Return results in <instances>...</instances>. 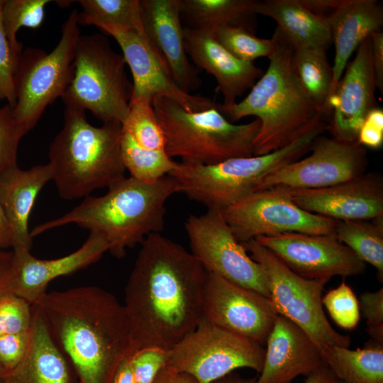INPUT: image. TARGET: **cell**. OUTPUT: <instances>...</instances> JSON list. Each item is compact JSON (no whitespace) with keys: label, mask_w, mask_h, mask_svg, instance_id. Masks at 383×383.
<instances>
[{"label":"cell","mask_w":383,"mask_h":383,"mask_svg":"<svg viewBox=\"0 0 383 383\" xmlns=\"http://www.w3.org/2000/svg\"><path fill=\"white\" fill-rule=\"evenodd\" d=\"M255 13L274 19L293 48L327 50L332 44L327 15L313 11L304 0L256 1Z\"/></svg>","instance_id":"cell-27"},{"label":"cell","mask_w":383,"mask_h":383,"mask_svg":"<svg viewBox=\"0 0 383 383\" xmlns=\"http://www.w3.org/2000/svg\"><path fill=\"white\" fill-rule=\"evenodd\" d=\"M240 243L263 268L270 299L279 315L302 328L321 352L332 346H350V338L337 332L323 311L322 294L329 279H309L299 276L254 239Z\"/></svg>","instance_id":"cell-10"},{"label":"cell","mask_w":383,"mask_h":383,"mask_svg":"<svg viewBox=\"0 0 383 383\" xmlns=\"http://www.w3.org/2000/svg\"><path fill=\"white\" fill-rule=\"evenodd\" d=\"M310 150L306 157L270 172L255 191L277 186L302 189L328 187L362 176L368 165L366 149L357 141L345 143L320 135Z\"/></svg>","instance_id":"cell-14"},{"label":"cell","mask_w":383,"mask_h":383,"mask_svg":"<svg viewBox=\"0 0 383 383\" xmlns=\"http://www.w3.org/2000/svg\"><path fill=\"white\" fill-rule=\"evenodd\" d=\"M121 154L130 177L145 183L155 182L168 175L178 165L165 150L144 148L122 130Z\"/></svg>","instance_id":"cell-33"},{"label":"cell","mask_w":383,"mask_h":383,"mask_svg":"<svg viewBox=\"0 0 383 383\" xmlns=\"http://www.w3.org/2000/svg\"><path fill=\"white\" fill-rule=\"evenodd\" d=\"M123 55L104 35H79L74 52V75L62 96L65 108L89 111L103 123H120L127 116L132 84Z\"/></svg>","instance_id":"cell-8"},{"label":"cell","mask_w":383,"mask_h":383,"mask_svg":"<svg viewBox=\"0 0 383 383\" xmlns=\"http://www.w3.org/2000/svg\"><path fill=\"white\" fill-rule=\"evenodd\" d=\"M336 377L326 365H323L307 375L304 383H332Z\"/></svg>","instance_id":"cell-50"},{"label":"cell","mask_w":383,"mask_h":383,"mask_svg":"<svg viewBox=\"0 0 383 383\" xmlns=\"http://www.w3.org/2000/svg\"><path fill=\"white\" fill-rule=\"evenodd\" d=\"M25 135L13 117L12 108L8 104L0 107V173L17 164L18 144Z\"/></svg>","instance_id":"cell-39"},{"label":"cell","mask_w":383,"mask_h":383,"mask_svg":"<svg viewBox=\"0 0 383 383\" xmlns=\"http://www.w3.org/2000/svg\"><path fill=\"white\" fill-rule=\"evenodd\" d=\"M334 234L361 260L375 267L382 282L383 217L370 221H338Z\"/></svg>","instance_id":"cell-31"},{"label":"cell","mask_w":383,"mask_h":383,"mask_svg":"<svg viewBox=\"0 0 383 383\" xmlns=\"http://www.w3.org/2000/svg\"><path fill=\"white\" fill-rule=\"evenodd\" d=\"M359 305L370 336L373 341L383 344V288L362 293Z\"/></svg>","instance_id":"cell-42"},{"label":"cell","mask_w":383,"mask_h":383,"mask_svg":"<svg viewBox=\"0 0 383 383\" xmlns=\"http://www.w3.org/2000/svg\"><path fill=\"white\" fill-rule=\"evenodd\" d=\"M326 50L318 48H293L292 66L304 95L323 115L331 114L333 70Z\"/></svg>","instance_id":"cell-29"},{"label":"cell","mask_w":383,"mask_h":383,"mask_svg":"<svg viewBox=\"0 0 383 383\" xmlns=\"http://www.w3.org/2000/svg\"><path fill=\"white\" fill-rule=\"evenodd\" d=\"M0 383H1V382H0Z\"/></svg>","instance_id":"cell-53"},{"label":"cell","mask_w":383,"mask_h":383,"mask_svg":"<svg viewBox=\"0 0 383 383\" xmlns=\"http://www.w3.org/2000/svg\"><path fill=\"white\" fill-rule=\"evenodd\" d=\"M31 339L29 331L0 336V371H7L15 366L26 354Z\"/></svg>","instance_id":"cell-43"},{"label":"cell","mask_w":383,"mask_h":383,"mask_svg":"<svg viewBox=\"0 0 383 383\" xmlns=\"http://www.w3.org/2000/svg\"><path fill=\"white\" fill-rule=\"evenodd\" d=\"M213 36L231 54L243 61L269 57L274 49L272 38H258L253 31L242 26L219 27L213 31Z\"/></svg>","instance_id":"cell-36"},{"label":"cell","mask_w":383,"mask_h":383,"mask_svg":"<svg viewBox=\"0 0 383 383\" xmlns=\"http://www.w3.org/2000/svg\"><path fill=\"white\" fill-rule=\"evenodd\" d=\"M354 59L347 65L330 100L332 138L345 143L357 141L360 128L375 106L377 88L372 62L370 36L364 40Z\"/></svg>","instance_id":"cell-18"},{"label":"cell","mask_w":383,"mask_h":383,"mask_svg":"<svg viewBox=\"0 0 383 383\" xmlns=\"http://www.w3.org/2000/svg\"><path fill=\"white\" fill-rule=\"evenodd\" d=\"M121 124L91 125L84 111L65 108L62 129L49 148L52 180L60 196L73 200L125 177Z\"/></svg>","instance_id":"cell-5"},{"label":"cell","mask_w":383,"mask_h":383,"mask_svg":"<svg viewBox=\"0 0 383 383\" xmlns=\"http://www.w3.org/2000/svg\"><path fill=\"white\" fill-rule=\"evenodd\" d=\"M152 104L164 133L165 150L171 158L207 165L253 155L260 126L258 119L237 125L226 119L216 105L189 112L163 96H154Z\"/></svg>","instance_id":"cell-6"},{"label":"cell","mask_w":383,"mask_h":383,"mask_svg":"<svg viewBox=\"0 0 383 383\" xmlns=\"http://www.w3.org/2000/svg\"><path fill=\"white\" fill-rule=\"evenodd\" d=\"M185 50L196 67L212 74L223 105L232 106L236 99L250 89L264 71L253 62L238 59L213 36V31L184 28Z\"/></svg>","instance_id":"cell-23"},{"label":"cell","mask_w":383,"mask_h":383,"mask_svg":"<svg viewBox=\"0 0 383 383\" xmlns=\"http://www.w3.org/2000/svg\"><path fill=\"white\" fill-rule=\"evenodd\" d=\"M121 130L144 148L165 150L164 133L151 101L130 100L128 113L121 123Z\"/></svg>","instance_id":"cell-35"},{"label":"cell","mask_w":383,"mask_h":383,"mask_svg":"<svg viewBox=\"0 0 383 383\" xmlns=\"http://www.w3.org/2000/svg\"><path fill=\"white\" fill-rule=\"evenodd\" d=\"M140 245L125 288L128 356L146 348L170 350L197 327L207 275L191 252L161 233Z\"/></svg>","instance_id":"cell-1"},{"label":"cell","mask_w":383,"mask_h":383,"mask_svg":"<svg viewBox=\"0 0 383 383\" xmlns=\"http://www.w3.org/2000/svg\"><path fill=\"white\" fill-rule=\"evenodd\" d=\"M191 253L206 271L270 299L267 278L261 265L248 255L225 221L221 211L191 214L184 223Z\"/></svg>","instance_id":"cell-13"},{"label":"cell","mask_w":383,"mask_h":383,"mask_svg":"<svg viewBox=\"0 0 383 383\" xmlns=\"http://www.w3.org/2000/svg\"><path fill=\"white\" fill-rule=\"evenodd\" d=\"M82 7L78 13L79 25H92L134 30L145 35L143 29L139 0H79Z\"/></svg>","instance_id":"cell-32"},{"label":"cell","mask_w":383,"mask_h":383,"mask_svg":"<svg viewBox=\"0 0 383 383\" xmlns=\"http://www.w3.org/2000/svg\"><path fill=\"white\" fill-rule=\"evenodd\" d=\"M111 383H135L130 365V357L126 356L119 364Z\"/></svg>","instance_id":"cell-49"},{"label":"cell","mask_w":383,"mask_h":383,"mask_svg":"<svg viewBox=\"0 0 383 383\" xmlns=\"http://www.w3.org/2000/svg\"><path fill=\"white\" fill-rule=\"evenodd\" d=\"M32 305L13 293L0 296V336L29 331Z\"/></svg>","instance_id":"cell-38"},{"label":"cell","mask_w":383,"mask_h":383,"mask_svg":"<svg viewBox=\"0 0 383 383\" xmlns=\"http://www.w3.org/2000/svg\"><path fill=\"white\" fill-rule=\"evenodd\" d=\"M143 31L177 85L189 94L200 84L184 42L180 0H139Z\"/></svg>","instance_id":"cell-20"},{"label":"cell","mask_w":383,"mask_h":383,"mask_svg":"<svg viewBox=\"0 0 383 383\" xmlns=\"http://www.w3.org/2000/svg\"><path fill=\"white\" fill-rule=\"evenodd\" d=\"M327 18L335 45L333 96L352 54L372 33L380 30L383 8L376 0H340Z\"/></svg>","instance_id":"cell-25"},{"label":"cell","mask_w":383,"mask_h":383,"mask_svg":"<svg viewBox=\"0 0 383 383\" xmlns=\"http://www.w3.org/2000/svg\"><path fill=\"white\" fill-rule=\"evenodd\" d=\"M255 0H180L185 28L213 31L226 26H242L254 32Z\"/></svg>","instance_id":"cell-28"},{"label":"cell","mask_w":383,"mask_h":383,"mask_svg":"<svg viewBox=\"0 0 383 383\" xmlns=\"http://www.w3.org/2000/svg\"><path fill=\"white\" fill-rule=\"evenodd\" d=\"M28 350L13 368L0 371L1 383H79L72 366L57 347L38 307L32 305Z\"/></svg>","instance_id":"cell-24"},{"label":"cell","mask_w":383,"mask_h":383,"mask_svg":"<svg viewBox=\"0 0 383 383\" xmlns=\"http://www.w3.org/2000/svg\"><path fill=\"white\" fill-rule=\"evenodd\" d=\"M357 142L363 147L377 149L383 144V110L374 107L366 116L362 124Z\"/></svg>","instance_id":"cell-44"},{"label":"cell","mask_w":383,"mask_h":383,"mask_svg":"<svg viewBox=\"0 0 383 383\" xmlns=\"http://www.w3.org/2000/svg\"><path fill=\"white\" fill-rule=\"evenodd\" d=\"M14 247V236L10 223L0 204V249H12Z\"/></svg>","instance_id":"cell-48"},{"label":"cell","mask_w":383,"mask_h":383,"mask_svg":"<svg viewBox=\"0 0 383 383\" xmlns=\"http://www.w3.org/2000/svg\"><path fill=\"white\" fill-rule=\"evenodd\" d=\"M372 62L377 88L383 93V32H374L370 35Z\"/></svg>","instance_id":"cell-45"},{"label":"cell","mask_w":383,"mask_h":383,"mask_svg":"<svg viewBox=\"0 0 383 383\" xmlns=\"http://www.w3.org/2000/svg\"><path fill=\"white\" fill-rule=\"evenodd\" d=\"M266 344L257 383H291L325 365L321 350L310 336L283 316L278 315Z\"/></svg>","instance_id":"cell-22"},{"label":"cell","mask_w":383,"mask_h":383,"mask_svg":"<svg viewBox=\"0 0 383 383\" xmlns=\"http://www.w3.org/2000/svg\"><path fill=\"white\" fill-rule=\"evenodd\" d=\"M254 240L296 274L306 279L330 280L333 276H355L365 270V263L334 233L292 232L260 236Z\"/></svg>","instance_id":"cell-16"},{"label":"cell","mask_w":383,"mask_h":383,"mask_svg":"<svg viewBox=\"0 0 383 383\" xmlns=\"http://www.w3.org/2000/svg\"><path fill=\"white\" fill-rule=\"evenodd\" d=\"M108 189L104 195H89L70 212L35 226L31 237L74 223L101 235L110 253L122 258L127 248L164 230L166 201L178 193L177 182L170 175L153 183L125 177Z\"/></svg>","instance_id":"cell-3"},{"label":"cell","mask_w":383,"mask_h":383,"mask_svg":"<svg viewBox=\"0 0 383 383\" xmlns=\"http://www.w3.org/2000/svg\"><path fill=\"white\" fill-rule=\"evenodd\" d=\"M52 177L49 163L26 170L15 164L0 173V204L13 231V249L30 251L33 238L28 229L29 216L39 192Z\"/></svg>","instance_id":"cell-26"},{"label":"cell","mask_w":383,"mask_h":383,"mask_svg":"<svg viewBox=\"0 0 383 383\" xmlns=\"http://www.w3.org/2000/svg\"><path fill=\"white\" fill-rule=\"evenodd\" d=\"M265 348L260 343L201 319L197 327L169 350L167 365L211 383L235 369L260 372Z\"/></svg>","instance_id":"cell-11"},{"label":"cell","mask_w":383,"mask_h":383,"mask_svg":"<svg viewBox=\"0 0 383 383\" xmlns=\"http://www.w3.org/2000/svg\"><path fill=\"white\" fill-rule=\"evenodd\" d=\"M325 365L346 383H383V344L369 342L364 348L332 346L321 352Z\"/></svg>","instance_id":"cell-30"},{"label":"cell","mask_w":383,"mask_h":383,"mask_svg":"<svg viewBox=\"0 0 383 383\" xmlns=\"http://www.w3.org/2000/svg\"><path fill=\"white\" fill-rule=\"evenodd\" d=\"M327 128L328 123L321 121L289 145L266 155L207 165L178 162L168 175L177 182L178 193L207 209L222 211L254 192L270 172L307 153L315 138Z\"/></svg>","instance_id":"cell-7"},{"label":"cell","mask_w":383,"mask_h":383,"mask_svg":"<svg viewBox=\"0 0 383 383\" xmlns=\"http://www.w3.org/2000/svg\"><path fill=\"white\" fill-rule=\"evenodd\" d=\"M78 13L76 9L71 11L51 52L28 48L18 59L13 74L16 101L12 112L25 134L35 127L46 107L62 97L72 79L80 35Z\"/></svg>","instance_id":"cell-9"},{"label":"cell","mask_w":383,"mask_h":383,"mask_svg":"<svg viewBox=\"0 0 383 383\" xmlns=\"http://www.w3.org/2000/svg\"><path fill=\"white\" fill-rule=\"evenodd\" d=\"M13 259V251L0 249V296L9 292V279Z\"/></svg>","instance_id":"cell-47"},{"label":"cell","mask_w":383,"mask_h":383,"mask_svg":"<svg viewBox=\"0 0 383 383\" xmlns=\"http://www.w3.org/2000/svg\"><path fill=\"white\" fill-rule=\"evenodd\" d=\"M322 303L340 327L351 330L358 324L360 317L359 301L353 289L345 282L328 292L323 296Z\"/></svg>","instance_id":"cell-37"},{"label":"cell","mask_w":383,"mask_h":383,"mask_svg":"<svg viewBox=\"0 0 383 383\" xmlns=\"http://www.w3.org/2000/svg\"><path fill=\"white\" fill-rule=\"evenodd\" d=\"M13 259L9 279V292L33 305L46 292L53 279L86 268L109 251L107 242L99 234L89 233L83 245L60 258H36L25 249H13Z\"/></svg>","instance_id":"cell-21"},{"label":"cell","mask_w":383,"mask_h":383,"mask_svg":"<svg viewBox=\"0 0 383 383\" xmlns=\"http://www.w3.org/2000/svg\"><path fill=\"white\" fill-rule=\"evenodd\" d=\"M130 357V365L135 383H152L169 359V350L160 348L141 349Z\"/></svg>","instance_id":"cell-40"},{"label":"cell","mask_w":383,"mask_h":383,"mask_svg":"<svg viewBox=\"0 0 383 383\" xmlns=\"http://www.w3.org/2000/svg\"><path fill=\"white\" fill-rule=\"evenodd\" d=\"M278 315L267 296L207 271L202 296L206 321L264 345Z\"/></svg>","instance_id":"cell-15"},{"label":"cell","mask_w":383,"mask_h":383,"mask_svg":"<svg viewBox=\"0 0 383 383\" xmlns=\"http://www.w3.org/2000/svg\"><path fill=\"white\" fill-rule=\"evenodd\" d=\"M50 0H3L1 19L3 27L14 55L19 58L23 50L17 38L23 27L38 28L45 18V6Z\"/></svg>","instance_id":"cell-34"},{"label":"cell","mask_w":383,"mask_h":383,"mask_svg":"<svg viewBox=\"0 0 383 383\" xmlns=\"http://www.w3.org/2000/svg\"><path fill=\"white\" fill-rule=\"evenodd\" d=\"M269 67L248 95L232 106L216 104L229 121L254 116L260 126L254 143L253 155H266L283 148L326 121L306 99L294 77L293 48L276 28Z\"/></svg>","instance_id":"cell-4"},{"label":"cell","mask_w":383,"mask_h":383,"mask_svg":"<svg viewBox=\"0 0 383 383\" xmlns=\"http://www.w3.org/2000/svg\"><path fill=\"white\" fill-rule=\"evenodd\" d=\"M289 188L299 207L335 221L383 217V179L376 172L324 188Z\"/></svg>","instance_id":"cell-19"},{"label":"cell","mask_w":383,"mask_h":383,"mask_svg":"<svg viewBox=\"0 0 383 383\" xmlns=\"http://www.w3.org/2000/svg\"><path fill=\"white\" fill-rule=\"evenodd\" d=\"M221 212L240 243L292 232L331 234L338 221L299 207L282 186L252 192Z\"/></svg>","instance_id":"cell-12"},{"label":"cell","mask_w":383,"mask_h":383,"mask_svg":"<svg viewBox=\"0 0 383 383\" xmlns=\"http://www.w3.org/2000/svg\"><path fill=\"white\" fill-rule=\"evenodd\" d=\"M332 383H346V382L339 380L338 379H335Z\"/></svg>","instance_id":"cell-52"},{"label":"cell","mask_w":383,"mask_h":383,"mask_svg":"<svg viewBox=\"0 0 383 383\" xmlns=\"http://www.w3.org/2000/svg\"><path fill=\"white\" fill-rule=\"evenodd\" d=\"M33 304L79 383H111L129 350L125 308L115 296L83 286L45 292Z\"/></svg>","instance_id":"cell-2"},{"label":"cell","mask_w":383,"mask_h":383,"mask_svg":"<svg viewBox=\"0 0 383 383\" xmlns=\"http://www.w3.org/2000/svg\"><path fill=\"white\" fill-rule=\"evenodd\" d=\"M2 1L0 0V101L6 100L13 109L16 101L13 74L19 58L14 55L3 27Z\"/></svg>","instance_id":"cell-41"},{"label":"cell","mask_w":383,"mask_h":383,"mask_svg":"<svg viewBox=\"0 0 383 383\" xmlns=\"http://www.w3.org/2000/svg\"><path fill=\"white\" fill-rule=\"evenodd\" d=\"M152 383H199L191 374L180 372L166 364L155 376Z\"/></svg>","instance_id":"cell-46"},{"label":"cell","mask_w":383,"mask_h":383,"mask_svg":"<svg viewBox=\"0 0 383 383\" xmlns=\"http://www.w3.org/2000/svg\"><path fill=\"white\" fill-rule=\"evenodd\" d=\"M100 29L111 35L119 45L132 77L131 100L152 101L163 96L179 104L186 111L198 112L213 107L209 98L183 91L152 48L146 35L134 30L105 26Z\"/></svg>","instance_id":"cell-17"},{"label":"cell","mask_w":383,"mask_h":383,"mask_svg":"<svg viewBox=\"0 0 383 383\" xmlns=\"http://www.w3.org/2000/svg\"><path fill=\"white\" fill-rule=\"evenodd\" d=\"M211 383H257L254 378H245L240 375L230 373Z\"/></svg>","instance_id":"cell-51"}]
</instances>
